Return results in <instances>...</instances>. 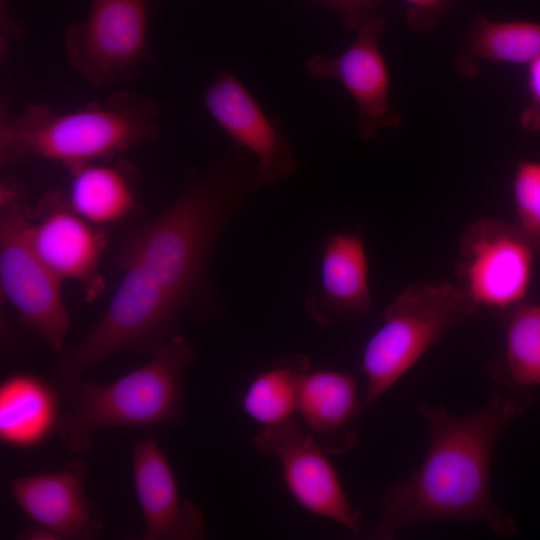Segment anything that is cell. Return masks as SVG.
Masks as SVG:
<instances>
[{
    "mask_svg": "<svg viewBox=\"0 0 540 540\" xmlns=\"http://www.w3.org/2000/svg\"><path fill=\"white\" fill-rule=\"evenodd\" d=\"M310 368V359L305 354L294 353L259 372L242 394L245 414L263 427L292 418L297 413L302 384Z\"/></svg>",
    "mask_w": 540,
    "mask_h": 540,
    "instance_id": "cell-20",
    "label": "cell"
},
{
    "mask_svg": "<svg viewBox=\"0 0 540 540\" xmlns=\"http://www.w3.org/2000/svg\"><path fill=\"white\" fill-rule=\"evenodd\" d=\"M204 103L222 130L253 156L257 189L294 174L297 161L279 120L268 118L230 72L220 71L214 77Z\"/></svg>",
    "mask_w": 540,
    "mask_h": 540,
    "instance_id": "cell-11",
    "label": "cell"
},
{
    "mask_svg": "<svg viewBox=\"0 0 540 540\" xmlns=\"http://www.w3.org/2000/svg\"><path fill=\"white\" fill-rule=\"evenodd\" d=\"M24 192L15 183L0 188V284L21 321L52 349L62 351L71 321L60 280L36 253L29 234Z\"/></svg>",
    "mask_w": 540,
    "mask_h": 540,
    "instance_id": "cell-6",
    "label": "cell"
},
{
    "mask_svg": "<svg viewBox=\"0 0 540 540\" xmlns=\"http://www.w3.org/2000/svg\"><path fill=\"white\" fill-rule=\"evenodd\" d=\"M252 443L259 454L280 462L286 488L303 509L359 532L360 512L348 500L327 452L293 418L263 427Z\"/></svg>",
    "mask_w": 540,
    "mask_h": 540,
    "instance_id": "cell-9",
    "label": "cell"
},
{
    "mask_svg": "<svg viewBox=\"0 0 540 540\" xmlns=\"http://www.w3.org/2000/svg\"><path fill=\"white\" fill-rule=\"evenodd\" d=\"M28 211L30 239L44 264L60 280L77 281L87 302L96 299L105 288L99 270L104 233L72 209L64 192L47 194Z\"/></svg>",
    "mask_w": 540,
    "mask_h": 540,
    "instance_id": "cell-10",
    "label": "cell"
},
{
    "mask_svg": "<svg viewBox=\"0 0 540 540\" xmlns=\"http://www.w3.org/2000/svg\"><path fill=\"white\" fill-rule=\"evenodd\" d=\"M59 389L39 376L16 373L0 386V439L15 448L45 441L60 418Z\"/></svg>",
    "mask_w": 540,
    "mask_h": 540,
    "instance_id": "cell-17",
    "label": "cell"
},
{
    "mask_svg": "<svg viewBox=\"0 0 540 540\" xmlns=\"http://www.w3.org/2000/svg\"><path fill=\"white\" fill-rule=\"evenodd\" d=\"M531 401L529 392L507 389L464 416L420 403L417 411L429 434L427 453L408 479L384 492L372 538L388 540L403 529L442 520L479 521L499 537L514 534L515 519L491 494V463L500 435Z\"/></svg>",
    "mask_w": 540,
    "mask_h": 540,
    "instance_id": "cell-1",
    "label": "cell"
},
{
    "mask_svg": "<svg viewBox=\"0 0 540 540\" xmlns=\"http://www.w3.org/2000/svg\"><path fill=\"white\" fill-rule=\"evenodd\" d=\"M150 360L104 385L82 382L69 397L73 408L60 415L55 432L67 449L84 452L100 430L123 426L180 424L184 412L183 374L195 352L176 334L150 352Z\"/></svg>",
    "mask_w": 540,
    "mask_h": 540,
    "instance_id": "cell-4",
    "label": "cell"
},
{
    "mask_svg": "<svg viewBox=\"0 0 540 540\" xmlns=\"http://www.w3.org/2000/svg\"><path fill=\"white\" fill-rule=\"evenodd\" d=\"M407 4L406 17L415 31L434 29L449 10L454 0H403Z\"/></svg>",
    "mask_w": 540,
    "mask_h": 540,
    "instance_id": "cell-23",
    "label": "cell"
},
{
    "mask_svg": "<svg viewBox=\"0 0 540 540\" xmlns=\"http://www.w3.org/2000/svg\"><path fill=\"white\" fill-rule=\"evenodd\" d=\"M516 224L537 251L540 250V162L523 160L512 182Z\"/></svg>",
    "mask_w": 540,
    "mask_h": 540,
    "instance_id": "cell-22",
    "label": "cell"
},
{
    "mask_svg": "<svg viewBox=\"0 0 540 540\" xmlns=\"http://www.w3.org/2000/svg\"><path fill=\"white\" fill-rule=\"evenodd\" d=\"M527 88L529 104L521 113L520 125L528 132H540V56L528 65Z\"/></svg>",
    "mask_w": 540,
    "mask_h": 540,
    "instance_id": "cell-25",
    "label": "cell"
},
{
    "mask_svg": "<svg viewBox=\"0 0 540 540\" xmlns=\"http://www.w3.org/2000/svg\"><path fill=\"white\" fill-rule=\"evenodd\" d=\"M536 252L516 223L480 218L460 238L459 284L479 307L510 310L528 292Z\"/></svg>",
    "mask_w": 540,
    "mask_h": 540,
    "instance_id": "cell-8",
    "label": "cell"
},
{
    "mask_svg": "<svg viewBox=\"0 0 540 540\" xmlns=\"http://www.w3.org/2000/svg\"><path fill=\"white\" fill-rule=\"evenodd\" d=\"M85 470L73 460L61 471L26 476L7 481L11 496L36 525L56 539H91L102 531L87 499Z\"/></svg>",
    "mask_w": 540,
    "mask_h": 540,
    "instance_id": "cell-14",
    "label": "cell"
},
{
    "mask_svg": "<svg viewBox=\"0 0 540 540\" xmlns=\"http://www.w3.org/2000/svg\"><path fill=\"white\" fill-rule=\"evenodd\" d=\"M363 410L352 373L327 369L307 373L297 413L327 453H344L355 444L354 425Z\"/></svg>",
    "mask_w": 540,
    "mask_h": 540,
    "instance_id": "cell-16",
    "label": "cell"
},
{
    "mask_svg": "<svg viewBox=\"0 0 540 540\" xmlns=\"http://www.w3.org/2000/svg\"><path fill=\"white\" fill-rule=\"evenodd\" d=\"M479 306L460 284L433 280L405 287L387 306L361 358L364 409L387 393L451 329Z\"/></svg>",
    "mask_w": 540,
    "mask_h": 540,
    "instance_id": "cell-5",
    "label": "cell"
},
{
    "mask_svg": "<svg viewBox=\"0 0 540 540\" xmlns=\"http://www.w3.org/2000/svg\"><path fill=\"white\" fill-rule=\"evenodd\" d=\"M160 107L156 101L122 89L101 103L59 112L33 103L19 115L2 108L0 161L3 167L32 157L53 160L69 171L117 154L160 135Z\"/></svg>",
    "mask_w": 540,
    "mask_h": 540,
    "instance_id": "cell-3",
    "label": "cell"
},
{
    "mask_svg": "<svg viewBox=\"0 0 540 540\" xmlns=\"http://www.w3.org/2000/svg\"><path fill=\"white\" fill-rule=\"evenodd\" d=\"M148 0H92L65 35L70 66L96 87L132 81L150 60Z\"/></svg>",
    "mask_w": 540,
    "mask_h": 540,
    "instance_id": "cell-7",
    "label": "cell"
},
{
    "mask_svg": "<svg viewBox=\"0 0 540 540\" xmlns=\"http://www.w3.org/2000/svg\"><path fill=\"white\" fill-rule=\"evenodd\" d=\"M539 56L540 23L491 21L478 16L466 33L455 70L463 77H473L481 60L529 65Z\"/></svg>",
    "mask_w": 540,
    "mask_h": 540,
    "instance_id": "cell-19",
    "label": "cell"
},
{
    "mask_svg": "<svg viewBox=\"0 0 540 540\" xmlns=\"http://www.w3.org/2000/svg\"><path fill=\"white\" fill-rule=\"evenodd\" d=\"M337 10L345 26L357 30L366 20L379 13L382 0H316Z\"/></svg>",
    "mask_w": 540,
    "mask_h": 540,
    "instance_id": "cell-24",
    "label": "cell"
},
{
    "mask_svg": "<svg viewBox=\"0 0 540 540\" xmlns=\"http://www.w3.org/2000/svg\"><path fill=\"white\" fill-rule=\"evenodd\" d=\"M385 19L378 14L357 30L350 47L329 57L315 55L305 63L314 78H334L346 88L358 107L357 129L364 139L374 138L381 128H396L402 116L389 103V72L379 49Z\"/></svg>",
    "mask_w": 540,
    "mask_h": 540,
    "instance_id": "cell-12",
    "label": "cell"
},
{
    "mask_svg": "<svg viewBox=\"0 0 540 540\" xmlns=\"http://www.w3.org/2000/svg\"><path fill=\"white\" fill-rule=\"evenodd\" d=\"M255 190V161L238 146L206 171H190L167 209L124 234L115 268L143 266L188 312L194 310L206 292L217 240Z\"/></svg>",
    "mask_w": 540,
    "mask_h": 540,
    "instance_id": "cell-2",
    "label": "cell"
},
{
    "mask_svg": "<svg viewBox=\"0 0 540 540\" xmlns=\"http://www.w3.org/2000/svg\"><path fill=\"white\" fill-rule=\"evenodd\" d=\"M510 310L504 352L490 370L507 389L530 392L540 386V305L521 303Z\"/></svg>",
    "mask_w": 540,
    "mask_h": 540,
    "instance_id": "cell-21",
    "label": "cell"
},
{
    "mask_svg": "<svg viewBox=\"0 0 540 540\" xmlns=\"http://www.w3.org/2000/svg\"><path fill=\"white\" fill-rule=\"evenodd\" d=\"M72 209L93 225L115 223L135 205L134 170L126 163L97 161L69 171Z\"/></svg>",
    "mask_w": 540,
    "mask_h": 540,
    "instance_id": "cell-18",
    "label": "cell"
},
{
    "mask_svg": "<svg viewBox=\"0 0 540 540\" xmlns=\"http://www.w3.org/2000/svg\"><path fill=\"white\" fill-rule=\"evenodd\" d=\"M133 479L145 520V540H201L207 535L203 513L180 497L165 452L153 438L133 449Z\"/></svg>",
    "mask_w": 540,
    "mask_h": 540,
    "instance_id": "cell-13",
    "label": "cell"
},
{
    "mask_svg": "<svg viewBox=\"0 0 540 540\" xmlns=\"http://www.w3.org/2000/svg\"><path fill=\"white\" fill-rule=\"evenodd\" d=\"M320 288L305 298V309L319 325L357 320L371 309L368 260L362 235L332 232L322 241Z\"/></svg>",
    "mask_w": 540,
    "mask_h": 540,
    "instance_id": "cell-15",
    "label": "cell"
}]
</instances>
